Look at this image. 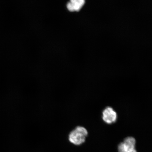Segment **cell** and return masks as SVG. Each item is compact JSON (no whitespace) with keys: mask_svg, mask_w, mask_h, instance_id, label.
Instances as JSON below:
<instances>
[{"mask_svg":"<svg viewBox=\"0 0 152 152\" xmlns=\"http://www.w3.org/2000/svg\"><path fill=\"white\" fill-rule=\"evenodd\" d=\"M88 134V131L85 127L77 126L69 133L68 140L73 145L80 146L85 143Z\"/></svg>","mask_w":152,"mask_h":152,"instance_id":"6da1fadb","label":"cell"},{"mask_svg":"<svg viewBox=\"0 0 152 152\" xmlns=\"http://www.w3.org/2000/svg\"><path fill=\"white\" fill-rule=\"evenodd\" d=\"M85 3L84 0H72L67 3L66 7L70 11H78L80 10Z\"/></svg>","mask_w":152,"mask_h":152,"instance_id":"277c9868","label":"cell"},{"mask_svg":"<svg viewBox=\"0 0 152 152\" xmlns=\"http://www.w3.org/2000/svg\"><path fill=\"white\" fill-rule=\"evenodd\" d=\"M102 119L108 124L115 123L117 119V114L113 108L106 107L102 112Z\"/></svg>","mask_w":152,"mask_h":152,"instance_id":"3957f363","label":"cell"},{"mask_svg":"<svg viewBox=\"0 0 152 152\" xmlns=\"http://www.w3.org/2000/svg\"><path fill=\"white\" fill-rule=\"evenodd\" d=\"M136 140L132 137H127L118 147L119 152H137L135 149Z\"/></svg>","mask_w":152,"mask_h":152,"instance_id":"7a4b0ae2","label":"cell"}]
</instances>
